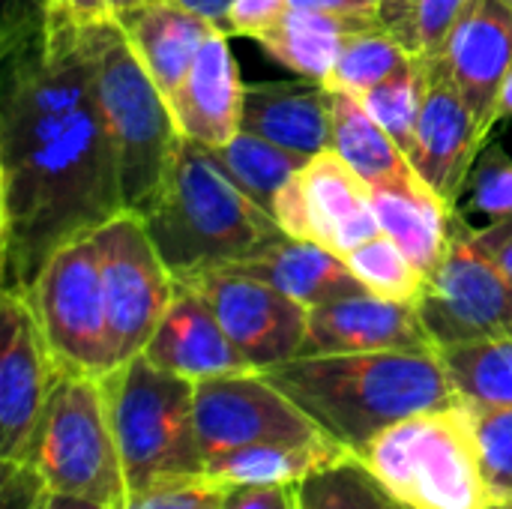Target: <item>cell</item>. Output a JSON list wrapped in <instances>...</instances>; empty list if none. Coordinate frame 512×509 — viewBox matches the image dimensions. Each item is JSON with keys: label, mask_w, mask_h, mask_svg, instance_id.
I'll list each match as a JSON object with an SVG mask.
<instances>
[{"label": "cell", "mask_w": 512, "mask_h": 509, "mask_svg": "<svg viewBox=\"0 0 512 509\" xmlns=\"http://www.w3.org/2000/svg\"><path fill=\"white\" fill-rule=\"evenodd\" d=\"M117 153L93 99L36 150L0 162L3 291L27 294L48 258L123 213Z\"/></svg>", "instance_id": "1"}, {"label": "cell", "mask_w": 512, "mask_h": 509, "mask_svg": "<svg viewBox=\"0 0 512 509\" xmlns=\"http://www.w3.org/2000/svg\"><path fill=\"white\" fill-rule=\"evenodd\" d=\"M264 375L354 456L393 423L462 402L441 351L312 354Z\"/></svg>", "instance_id": "2"}, {"label": "cell", "mask_w": 512, "mask_h": 509, "mask_svg": "<svg viewBox=\"0 0 512 509\" xmlns=\"http://www.w3.org/2000/svg\"><path fill=\"white\" fill-rule=\"evenodd\" d=\"M141 219L174 279L231 270L285 237L273 213L228 177L210 147L192 138H180L162 192Z\"/></svg>", "instance_id": "3"}, {"label": "cell", "mask_w": 512, "mask_h": 509, "mask_svg": "<svg viewBox=\"0 0 512 509\" xmlns=\"http://www.w3.org/2000/svg\"><path fill=\"white\" fill-rule=\"evenodd\" d=\"M357 462L405 507L492 509L498 504L465 402L420 411L384 429Z\"/></svg>", "instance_id": "4"}, {"label": "cell", "mask_w": 512, "mask_h": 509, "mask_svg": "<svg viewBox=\"0 0 512 509\" xmlns=\"http://www.w3.org/2000/svg\"><path fill=\"white\" fill-rule=\"evenodd\" d=\"M90 39L93 93L117 153L123 207L144 216L162 192L183 135L168 99L135 57L120 24H96L90 27Z\"/></svg>", "instance_id": "5"}, {"label": "cell", "mask_w": 512, "mask_h": 509, "mask_svg": "<svg viewBox=\"0 0 512 509\" xmlns=\"http://www.w3.org/2000/svg\"><path fill=\"white\" fill-rule=\"evenodd\" d=\"M102 390L129 495L204 474L192 381L138 354L111 369Z\"/></svg>", "instance_id": "6"}, {"label": "cell", "mask_w": 512, "mask_h": 509, "mask_svg": "<svg viewBox=\"0 0 512 509\" xmlns=\"http://www.w3.org/2000/svg\"><path fill=\"white\" fill-rule=\"evenodd\" d=\"M24 462L39 471L48 492L93 498L111 509L126 507L129 486L111 432L102 378L57 375Z\"/></svg>", "instance_id": "7"}, {"label": "cell", "mask_w": 512, "mask_h": 509, "mask_svg": "<svg viewBox=\"0 0 512 509\" xmlns=\"http://www.w3.org/2000/svg\"><path fill=\"white\" fill-rule=\"evenodd\" d=\"M27 300L60 372L90 378L111 372L105 288L93 234L57 249L27 291Z\"/></svg>", "instance_id": "8"}, {"label": "cell", "mask_w": 512, "mask_h": 509, "mask_svg": "<svg viewBox=\"0 0 512 509\" xmlns=\"http://www.w3.org/2000/svg\"><path fill=\"white\" fill-rule=\"evenodd\" d=\"M435 348L512 336V282L456 210L450 246L417 300Z\"/></svg>", "instance_id": "9"}, {"label": "cell", "mask_w": 512, "mask_h": 509, "mask_svg": "<svg viewBox=\"0 0 512 509\" xmlns=\"http://www.w3.org/2000/svg\"><path fill=\"white\" fill-rule=\"evenodd\" d=\"M111 369L144 354L162 315L168 312L177 279L162 261L147 225L138 213H120L96 234Z\"/></svg>", "instance_id": "10"}, {"label": "cell", "mask_w": 512, "mask_h": 509, "mask_svg": "<svg viewBox=\"0 0 512 509\" xmlns=\"http://www.w3.org/2000/svg\"><path fill=\"white\" fill-rule=\"evenodd\" d=\"M195 432L204 462L255 444H309L327 438L264 372L198 381Z\"/></svg>", "instance_id": "11"}, {"label": "cell", "mask_w": 512, "mask_h": 509, "mask_svg": "<svg viewBox=\"0 0 512 509\" xmlns=\"http://www.w3.org/2000/svg\"><path fill=\"white\" fill-rule=\"evenodd\" d=\"M273 219L288 237L348 255L381 231L369 183L333 150L312 156L279 192Z\"/></svg>", "instance_id": "12"}, {"label": "cell", "mask_w": 512, "mask_h": 509, "mask_svg": "<svg viewBox=\"0 0 512 509\" xmlns=\"http://www.w3.org/2000/svg\"><path fill=\"white\" fill-rule=\"evenodd\" d=\"M177 282L192 285L210 303L228 339L252 369L264 372L300 357L309 309L279 288L234 270H210Z\"/></svg>", "instance_id": "13"}, {"label": "cell", "mask_w": 512, "mask_h": 509, "mask_svg": "<svg viewBox=\"0 0 512 509\" xmlns=\"http://www.w3.org/2000/svg\"><path fill=\"white\" fill-rule=\"evenodd\" d=\"M54 366L33 306L21 291H3V351H0V459L24 462L42 423Z\"/></svg>", "instance_id": "14"}, {"label": "cell", "mask_w": 512, "mask_h": 509, "mask_svg": "<svg viewBox=\"0 0 512 509\" xmlns=\"http://www.w3.org/2000/svg\"><path fill=\"white\" fill-rule=\"evenodd\" d=\"M486 135L489 132L480 126L444 66L438 60H429V87L417 123L411 165L453 207H459L462 186L477 153L486 144Z\"/></svg>", "instance_id": "15"}, {"label": "cell", "mask_w": 512, "mask_h": 509, "mask_svg": "<svg viewBox=\"0 0 512 509\" xmlns=\"http://www.w3.org/2000/svg\"><path fill=\"white\" fill-rule=\"evenodd\" d=\"M366 351H438L417 303L387 300L372 291L309 309L300 357Z\"/></svg>", "instance_id": "16"}, {"label": "cell", "mask_w": 512, "mask_h": 509, "mask_svg": "<svg viewBox=\"0 0 512 509\" xmlns=\"http://www.w3.org/2000/svg\"><path fill=\"white\" fill-rule=\"evenodd\" d=\"M468 108L489 132L512 66V3L474 0L438 57Z\"/></svg>", "instance_id": "17"}, {"label": "cell", "mask_w": 512, "mask_h": 509, "mask_svg": "<svg viewBox=\"0 0 512 509\" xmlns=\"http://www.w3.org/2000/svg\"><path fill=\"white\" fill-rule=\"evenodd\" d=\"M144 357L192 384L237 372H258L234 348L210 303L186 282H177L174 300L147 342Z\"/></svg>", "instance_id": "18"}, {"label": "cell", "mask_w": 512, "mask_h": 509, "mask_svg": "<svg viewBox=\"0 0 512 509\" xmlns=\"http://www.w3.org/2000/svg\"><path fill=\"white\" fill-rule=\"evenodd\" d=\"M243 87L228 33L213 27L183 84L168 99L180 135L210 150L228 144L240 132Z\"/></svg>", "instance_id": "19"}, {"label": "cell", "mask_w": 512, "mask_h": 509, "mask_svg": "<svg viewBox=\"0 0 512 509\" xmlns=\"http://www.w3.org/2000/svg\"><path fill=\"white\" fill-rule=\"evenodd\" d=\"M369 189L381 231L399 243V249L429 279L450 246L459 207L444 201L414 168L399 177L378 180Z\"/></svg>", "instance_id": "20"}, {"label": "cell", "mask_w": 512, "mask_h": 509, "mask_svg": "<svg viewBox=\"0 0 512 509\" xmlns=\"http://www.w3.org/2000/svg\"><path fill=\"white\" fill-rule=\"evenodd\" d=\"M240 129L303 159L330 150V102L318 81H273L243 87Z\"/></svg>", "instance_id": "21"}, {"label": "cell", "mask_w": 512, "mask_h": 509, "mask_svg": "<svg viewBox=\"0 0 512 509\" xmlns=\"http://www.w3.org/2000/svg\"><path fill=\"white\" fill-rule=\"evenodd\" d=\"M129 39L135 57L156 81L165 99L183 84L186 72L192 69L204 39L210 36L213 24L201 15L177 6L174 0H150L135 9H126L114 18Z\"/></svg>", "instance_id": "22"}, {"label": "cell", "mask_w": 512, "mask_h": 509, "mask_svg": "<svg viewBox=\"0 0 512 509\" xmlns=\"http://www.w3.org/2000/svg\"><path fill=\"white\" fill-rule=\"evenodd\" d=\"M231 270L279 288L282 294L303 303L306 309H315V306H324V303L366 291L342 255H336L318 243L288 237V234L282 240H276L258 258L243 261Z\"/></svg>", "instance_id": "23"}, {"label": "cell", "mask_w": 512, "mask_h": 509, "mask_svg": "<svg viewBox=\"0 0 512 509\" xmlns=\"http://www.w3.org/2000/svg\"><path fill=\"white\" fill-rule=\"evenodd\" d=\"M333 438L309 444H255L204 462V474L219 486H300L312 474L351 459Z\"/></svg>", "instance_id": "24"}, {"label": "cell", "mask_w": 512, "mask_h": 509, "mask_svg": "<svg viewBox=\"0 0 512 509\" xmlns=\"http://www.w3.org/2000/svg\"><path fill=\"white\" fill-rule=\"evenodd\" d=\"M381 21L369 18H348V15H330V12H312V9H288V15L264 33L258 42L261 48L297 72L300 78L327 84L333 75V66L348 42L351 33L375 27Z\"/></svg>", "instance_id": "25"}, {"label": "cell", "mask_w": 512, "mask_h": 509, "mask_svg": "<svg viewBox=\"0 0 512 509\" xmlns=\"http://www.w3.org/2000/svg\"><path fill=\"white\" fill-rule=\"evenodd\" d=\"M330 102V150L339 153L369 186L378 180L399 177L411 171V159L393 141V135L366 111V105L345 93L327 87Z\"/></svg>", "instance_id": "26"}, {"label": "cell", "mask_w": 512, "mask_h": 509, "mask_svg": "<svg viewBox=\"0 0 512 509\" xmlns=\"http://www.w3.org/2000/svg\"><path fill=\"white\" fill-rule=\"evenodd\" d=\"M459 399L471 408H512V336L441 348Z\"/></svg>", "instance_id": "27"}, {"label": "cell", "mask_w": 512, "mask_h": 509, "mask_svg": "<svg viewBox=\"0 0 512 509\" xmlns=\"http://www.w3.org/2000/svg\"><path fill=\"white\" fill-rule=\"evenodd\" d=\"M219 165L228 171V177L264 210L273 213V204L285 183L309 162L261 135L252 132H237L228 144L213 150Z\"/></svg>", "instance_id": "28"}, {"label": "cell", "mask_w": 512, "mask_h": 509, "mask_svg": "<svg viewBox=\"0 0 512 509\" xmlns=\"http://www.w3.org/2000/svg\"><path fill=\"white\" fill-rule=\"evenodd\" d=\"M414 60V54L396 39L390 36L381 24L357 30L348 36L333 75L324 87L333 90H345L351 96H363L372 87H378L381 81H387L393 72H399L402 66H408Z\"/></svg>", "instance_id": "29"}, {"label": "cell", "mask_w": 512, "mask_h": 509, "mask_svg": "<svg viewBox=\"0 0 512 509\" xmlns=\"http://www.w3.org/2000/svg\"><path fill=\"white\" fill-rule=\"evenodd\" d=\"M426 87H429V60L414 57L408 66L393 72L387 81H381L369 93L357 96L366 105V111L393 135V141L402 147V153L408 159L417 144V123H420Z\"/></svg>", "instance_id": "30"}, {"label": "cell", "mask_w": 512, "mask_h": 509, "mask_svg": "<svg viewBox=\"0 0 512 509\" xmlns=\"http://www.w3.org/2000/svg\"><path fill=\"white\" fill-rule=\"evenodd\" d=\"M345 264L363 282L366 291L387 297V300L417 303L426 288L423 270L384 231H378L375 237H369L357 249H351L345 255Z\"/></svg>", "instance_id": "31"}, {"label": "cell", "mask_w": 512, "mask_h": 509, "mask_svg": "<svg viewBox=\"0 0 512 509\" xmlns=\"http://www.w3.org/2000/svg\"><path fill=\"white\" fill-rule=\"evenodd\" d=\"M300 509H411L396 501L357 456L330 465L297 486Z\"/></svg>", "instance_id": "32"}, {"label": "cell", "mask_w": 512, "mask_h": 509, "mask_svg": "<svg viewBox=\"0 0 512 509\" xmlns=\"http://www.w3.org/2000/svg\"><path fill=\"white\" fill-rule=\"evenodd\" d=\"M471 6L474 0H408L399 15L384 21V30L396 36L414 57L438 60Z\"/></svg>", "instance_id": "33"}, {"label": "cell", "mask_w": 512, "mask_h": 509, "mask_svg": "<svg viewBox=\"0 0 512 509\" xmlns=\"http://www.w3.org/2000/svg\"><path fill=\"white\" fill-rule=\"evenodd\" d=\"M465 210L483 219V228L512 219V156L501 144H483L462 186Z\"/></svg>", "instance_id": "34"}, {"label": "cell", "mask_w": 512, "mask_h": 509, "mask_svg": "<svg viewBox=\"0 0 512 509\" xmlns=\"http://www.w3.org/2000/svg\"><path fill=\"white\" fill-rule=\"evenodd\" d=\"M471 414L489 486L498 504H512V408H471Z\"/></svg>", "instance_id": "35"}, {"label": "cell", "mask_w": 512, "mask_h": 509, "mask_svg": "<svg viewBox=\"0 0 512 509\" xmlns=\"http://www.w3.org/2000/svg\"><path fill=\"white\" fill-rule=\"evenodd\" d=\"M225 492H228L225 486L213 483L207 474H198L144 492H132L123 509H222Z\"/></svg>", "instance_id": "36"}, {"label": "cell", "mask_w": 512, "mask_h": 509, "mask_svg": "<svg viewBox=\"0 0 512 509\" xmlns=\"http://www.w3.org/2000/svg\"><path fill=\"white\" fill-rule=\"evenodd\" d=\"M291 9V0H234L228 9L225 33L261 39L270 33Z\"/></svg>", "instance_id": "37"}, {"label": "cell", "mask_w": 512, "mask_h": 509, "mask_svg": "<svg viewBox=\"0 0 512 509\" xmlns=\"http://www.w3.org/2000/svg\"><path fill=\"white\" fill-rule=\"evenodd\" d=\"M48 486L30 462H3L0 509H42Z\"/></svg>", "instance_id": "38"}, {"label": "cell", "mask_w": 512, "mask_h": 509, "mask_svg": "<svg viewBox=\"0 0 512 509\" xmlns=\"http://www.w3.org/2000/svg\"><path fill=\"white\" fill-rule=\"evenodd\" d=\"M222 509H300L297 486H228Z\"/></svg>", "instance_id": "39"}, {"label": "cell", "mask_w": 512, "mask_h": 509, "mask_svg": "<svg viewBox=\"0 0 512 509\" xmlns=\"http://www.w3.org/2000/svg\"><path fill=\"white\" fill-rule=\"evenodd\" d=\"M42 9L75 27H96V24L114 21L108 0H42Z\"/></svg>", "instance_id": "40"}, {"label": "cell", "mask_w": 512, "mask_h": 509, "mask_svg": "<svg viewBox=\"0 0 512 509\" xmlns=\"http://www.w3.org/2000/svg\"><path fill=\"white\" fill-rule=\"evenodd\" d=\"M291 6L294 9H312V12H330V15L381 21L384 0H291Z\"/></svg>", "instance_id": "41"}, {"label": "cell", "mask_w": 512, "mask_h": 509, "mask_svg": "<svg viewBox=\"0 0 512 509\" xmlns=\"http://www.w3.org/2000/svg\"><path fill=\"white\" fill-rule=\"evenodd\" d=\"M480 243L486 246V252L501 264V270L510 276L512 282V219L501 225H489V228H477Z\"/></svg>", "instance_id": "42"}, {"label": "cell", "mask_w": 512, "mask_h": 509, "mask_svg": "<svg viewBox=\"0 0 512 509\" xmlns=\"http://www.w3.org/2000/svg\"><path fill=\"white\" fill-rule=\"evenodd\" d=\"M177 6H183V9H189V12H195V15H201L204 21H210L213 27H219V30H225V21H228V9H231V3L234 0H174Z\"/></svg>", "instance_id": "43"}, {"label": "cell", "mask_w": 512, "mask_h": 509, "mask_svg": "<svg viewBox=\"0 0 512 509\" xmlns=\"http://www.w3.org/2000/svg\"><path fill=\"white\" fill-rule=\"evenodd\" d=\"M42 509H111L102 501H93V498H78V495H57V492H48Z\"/></svg>", "instance_id": "44"}, {"label": "cell", "mask_w": 512, "mask_h": 509, "mask_svg": "<svg viewBox=\"0 0 512 509\" xmlns=\"http://www.w3.org/2000/svg\"><path fill=\"white\" fill-rule=\"evenodd\" d=\"M512 117V66L507 81H504V90H501V99H498V108H495V123L501 120H510Z\"/></svg>", "instance_id": "45"}, {"label": "cell", "mask_w": 512, "mask_h": 509, "mask_svg": "<svg viewBox=\"0 0 512 509\" xmlns=\"http://www.w3.org/2000/svg\"><path fill=\"white\" fill-rule=\"evenodd\" d=\"M405 6H408V0H384V6H381V27H384V21H390L393 15H399Z\"/></svg>", "instance_id": "46"}, {"label": "cell", "mask_w": 512, "mask_h": 509, "mask_svg": "<svg viewBox=\"0 0 512 509\" xmlns=\"http://www.w3.org/2000/svg\"><path fill=\"white\" fill-rule=\"evenodd\" d=\"M108 9H111V15L117 18V15H123L126 9H135V0H108Z\"/></svg>", "instance_id": "47"}, {"label": "cell", "mask_w": 512, "mask_h": 509, "mask_svg": "<svg viewBox=\"0 0 512 509\" xmlns=\"http://www.w3.org/2000/svg\"><path fill=\"white\" fill-rule=\"evenodd\" d=\"M492 509H512V504H495Z\"/></svg>", "instance_id": "48"}, {"label": "cell", "mask_w": 512, "mask_h": 509, "mask_svg": "<svg viewBox=\"0 0 512 509\" xmlns=\"http://www.w3.org/2000/svg\"><path fill=\"white\" fill-rule=\"evenodd\" d=\"M507 3H512V0H507Z\"/></svg>", "instance_id": "49"}]
</instances>
